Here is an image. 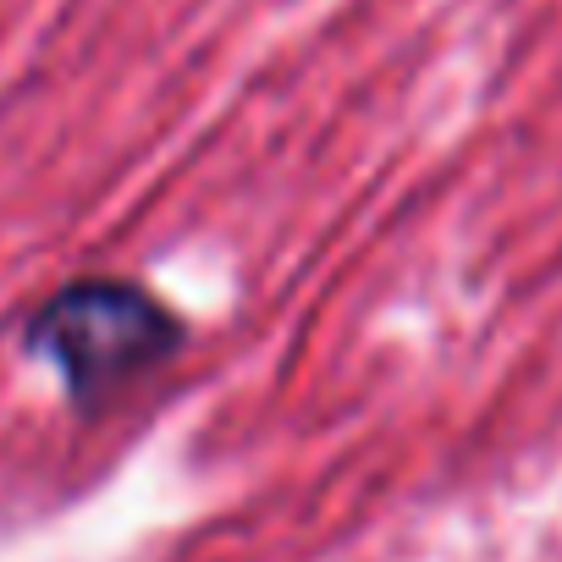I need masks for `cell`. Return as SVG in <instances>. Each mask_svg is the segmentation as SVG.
Segmentation results:
<instances>
[{"mask_svg": "<svg viewBox=\"0 0 562 562\" xmlns=\"http://www.w3.org/2000/svg\"><path fill=\"white\" fill-rule=\"evenodd\" d=\"M177 321L138 288L83 281L50 299L34 321V353H45L78 397L111 392L177 348Z\"/></svg>", "mask_w": 562, "mask_h": 562, "instance_id": "obj_1", "label": "cell"}]
</instances>
